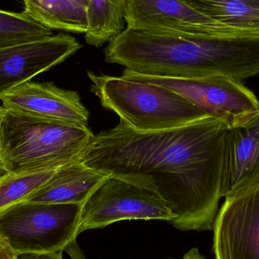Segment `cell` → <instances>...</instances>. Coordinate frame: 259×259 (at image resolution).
<instances>
[{
	"label": "cell",
	"mask_w": 259,
	"mask_h": 259,
	"mask_svg": "<svg viewBox=\"0 0 259 259\" xmlns=\"http://www.w3.org/2000/svg\"><path fill=\"white\" fill-rule=\"evenodd\" d=\"M224 120L205 116L175 128L136 131L120 121L94 136L80 155L83 164L143 187L163 201L181 231H209L222 195Z\"/></svg>",
	"instance_id": "6da1fadb"
},
{
	"label": "cell",
	"mask_w": 259,
	"mask_h": 259,
	"mask_svg": "<svg viewBox=\"0 0 259 259\" xmlns=\"http://www.w3.org/2000/svg\"><path fill=\"white\" fill-rule=\"evenodd\" d=\"M105 61L145 75L242 81L259 74V35L173 34L126 27L109 41Z\"/></svg>",
	"instance_id": "7a4b0ae2"
},
{
	"label": "cell",
	"mask_w": 259,
	"mask_h": 259,
	"mask_svg": "<svg viewBox=\"0 0 259 259\" xmlns=\"http://www.w3.org/2000/svg\"><path fill=\"white\" fill-rule=\"evenodd\" d=\"M94 136L89 127L47 121L4 108L3 170L22 173L62 167L79 160Z\"/></svg>",
	"instance_id": "3957f363"
},
{
	"label": "cell",
	"mask_w": 259,
	"mask_h": 259,
	"mask_svg": "<svg viewBox=\"0 0 259 259\" xmlns=\"http://www.w3.org/2000/svg\"><path fill=\"white\" fill-rule=\"evenodd\" d=\"M88 75L92 82L91 92L102 106L136 131L175 128L209 116L164 87L91 71Z\"/></svg>",
	"instance_id": "277c9868"
},
{
	"label": "cell",
	"mask_w": 259,
	"mask_h": 259,
	"mask_svg": "<svg viewBox=\"0 0 259 259\" xmlns=\"http://www.w3.org/2000/svg\"><path fill=\"white\" fill-rule=\"evenodd\" d=\"M82 206L18 202L0 211V236L18 255L65 251L77 240Z\"/></svg>",
	"instance_id": "5b68a950"
},
{
	"label": "cell",
	"mask_w": 259,
	"mask_h": 259,
	"mask_svg": "<svg viewBox=\"0 0 259 259\" xmlns=\"http://www.w3.org/2000/svg\"><path fill=\"white\" fill-rule=\"evenodd\" d=\"M121 77L164 87L209 116L237 127L259 112V100L242 81L227 77L175 78L137 74L124 69Z\"/></svg>",
	"instance_id": "8992f818"
},
{
	"label": "cell",
	"mask_w": 259,
	"mask_h": 259,
	"mask_svg": "<svg viewBox=\"0 0 259 259\" xmlns=\"http://www.w3.org/2000/svg\"><path fill=\"white\" fill-rule=\"evenodd\" d=\"M176 215L152 192L109 176L82 206L78 235L125 220L173 222Z\"/></svg>",
	"instance_id": "52a82bcc"
},
{
	"label": "cell",
	"mask_w": 259,
	"mask_h": 259,
	"mask_svg": "<svg viewBox=\"0 0 259 259\" xmlns=\"http://www.w3.org/2000/svg\"><path fill=\"white\" fill-rule=\"evenodd\" d=\"M212 229L215 259H259V183L225 198Z\"/></svg>",
	"instance_id": "ba28073f"
},
{
	"label": "cell",
	"mask_w": 259,
	"mask_h": 259,
	"mask_svg": "<svg viewBox=\"0 0 259 259\" xmlns=\"http://www.w3.org/2000/svg\"><path fill=\"white\" fill-rule=\"evenodd\" d=\"M122 3L127 28L173 34L242 33L217 22L184 0H122Z\"/></svg>",
	"instance_id": "9c48e42d"
},
{
	"label": "cell",
	"mask_w": 259,
	"mask_h": 259,
	"mask_svg": "<svg viewBox=\"0 0 259 259\" xmlns=\"http://www.w3.org/2000/svg\"><path fill=\"white\" fill-rule=\"evenodd\" d=\"M81 45L68 34L0 47V97L66 60Z\"/></svg>",
	"instance_id": "30bf717a"
},
{
	"label": "cell",
	"mask_w": 259,
	"mask_h": 259,
	"mask_svg": "<svg viewBox=\"0 0 259 259\" xmlns=\"http://www.w3.org/2000/svg\"><path fill=\"white\" fill-rule=\"evenodd\" d=\"M9 110L47 121L88 127L89 112L77 92L61 89L53 82H27L0 97Z\"/></svg>",
	"instance_id": "8fae6325"
},
{
	"label": "cell",
	"mask_w": 259,
	"mask_h": 259,
	"mask_svg": "<svg viewBox=\"0 0 259 259\" xmlns=\"http://www.w3.org/2000/svg\"><path fill=\"white\" fill-rule=\"evenodd\" d=\"M259 183V112L228 129L225 142L222 195L229 197Z\"/></svg>",
	"instance_id": "7c38bea8"
},
{
	"label": "cell",
	"mask_w": 259,
	"mask_h": 259,
	"mask_svg": "<svg viewBox=\"0 0 259 259\" xmlns=\"http://www.w3.org/2000/svg\"><path fill=\"white\" fill-rule=\"evenodd\" d=\"M108 177L77 160L59 167L39 190L23 202L83 205Z\"/></svg>",
	"instance_id": "4fadbf2b"
},
{
	"label": "cell",
	"mask_w": 259,
	"mask_h": 259,
	"mask_svg": "<svg viewBox=\"0 0 259 259\" xmlns=\"http://www.w3.org/2000/svg\"><path fill=\"white\" fill-rule=\"evenodd\" d=\"M24 11L49 28L85 33L86 9L71 0H22Z\"/></svg>",
	"instance_id": "5bb4252c"
},
{
	"label": "cell",
	"mask_w": 259,
	"mask_h": 259,
	"mask_svg": "<svg viewBox=\"0 0 259 259\" xmlns=\"http://www.w3.org/2000/svg\"><path fill=\"white\" fill-rule=\"evenodd\" d=\"M196 10L236 31L259 35V3L247 0H184Z\"/></svg>",
	"instance_id": "9a60e30c"
},
{
	"label": "cell",
	"mask_w": 259,
	"mask_h": 259,
	"mask_svg": "<svg viewBox=\"0 0 259 259\" xmlns=\"http://www.w3.org/2000/svg\"><path fill=\"white\" fill-rule=\"evenodd\" d=\"M85 40L100 47L124 30L122 0H88Z\"/></svg>",
	"instance_id": "2e32d148"
},
{
	"label": "cell",
	"mask_w": 259,
	"mask_h": 259,
	"mask_svg": "<svg viewBox=\"0 0 259 259\" xmlns=\"http://www.w3.org/2000/svg\"><path fill=\"white\" fill-rule=\"evenodd\" d=\"M58 168L22 173L5 172L0 175V211L25 200L39 190Z\"/></svg>",
	"instance_id": "e0dca14e"
},
{
	"label": "cell",
	"mask_w": 259,
	"mask_h": 259,
	"mask_svg": "<svg viewBox=\"0 0 259 259\" xmlns=\"http://www.w3.org/2000/svg\"><path fill=\"white\" fill-rule=\"evenodd\" d=\"M53 35V30L22 12L0 10V47L40 39Z\"/></svg>",
	"instance_id": "ac0fdd59"
},
{
	"label": "cell",
	"mask_w": 259,
	"mask_h": 259,
	"mask_svg": "<svg viewBox=\"0 0 259 259\" xmlns=\"http://www.w3.org/2000/svg\"><path fill=\"white\" fill-rule=\"evenodd\" d=\"M63 251L54 252H42V253L22 254L18 255L19 259H64L62 257Z\"/></svg>",
	"instance_id": "d6986e66"
},
{
	"label": "cell",
	"mask_w": 259,
	"mask_h": 259,
	"mask_svg": "<svg viewBox=\"0 0 259 259\" xmlns=\"http://www.w3.org/2000/svg\"><path fill=\"white\" fill-rule=\"evenodd\" d=\"M0 259H19L8 242L0 236Z\"/></svg>",
	"instance_id": "ffe728a7"
},
{
	"label": "cell",
	"mask_w": 259,
	"mask_h": 259,
	"mask_svg": "<svg viewBox=\"0 0 259 259\" xmlns=\"http://www.w3.org/2000/svg\"><path fill=\"white\" fill-rule=\"evenodd\" d=\"M71 259H87L80 248L77 244V240L71 242L65 249Z\"/></svg>",
	"instance_id": "44dd1931"
},
{
	"label": "cell",
	"mask_w": 259,
	"mask_h": 259,
	"mask_svg": "<svg viewBox=\"0 0 259 259\" xmlns=\"http://www.w3.org/2000/svg\"><path fill=\"white\" fill-rule=\"evenodd\" d=\"M182 259H206L203 255H201L197 248H193L189 251Z\"/></svg>",
	"instance_id": "7402d4cb"
},
{
	"label": "cell",
	"mask_w": 259,
	"mask_h": 259,
	"mask_svg": "<svg viewBox=\"0 0 259 259\" xmlns=\"http://www.w3.org/2000/svg\"><path fill=\"white\" fill-rule=\"evenodd\" d=\"M3 111H4V107L0 106V175L5 173L3 167V161H2V122H3Z\"/></svg>",
	"instance_id": "603a6c76"
},
{
	"label": "cell",
	"mask_w": 259,
	"mask_h": 259,
	"mask_svg": "<svg viewBox=\"0 0 259 259\" xmlns=\"http://www.w3.org/2000/svg\"><path fill=\"white\" fill-rule=\"evenodd\" d=\"M71 1L77 3V5L82 6V7L84 8V9H86L88 4V0H71Z\"/></svg>",
	"instance_id": "cb8c5ba5"
},
{
	"label": "cell",
	"mask_w": 259,
	"mask_h": 259,
	"mask_svg": "<svg viewBox=\"0 0 259 259\" xmlns=\"http://www.w3.org/2000/svg\"><path fill=\"white\" fill-rule=\"evenodd\" d=\"M199 1H220V0H199ZM247 1L253 2V3H259V0H247Z\"/></svg>",
	"instance_id": "d4e9b609"
}]
</instances>
